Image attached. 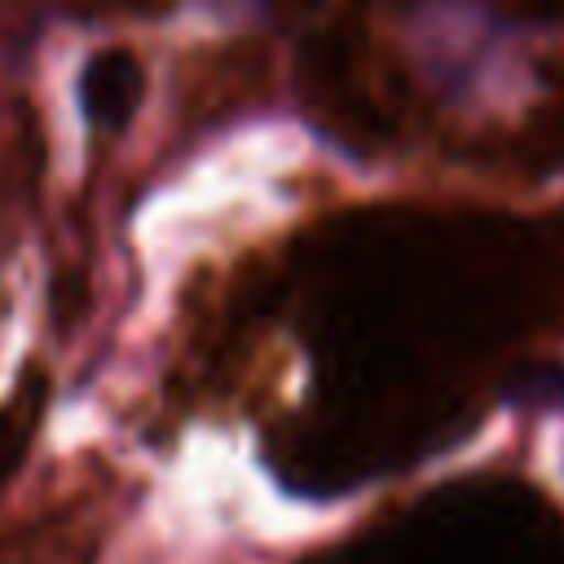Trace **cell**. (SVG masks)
<instances>
[{
    "label": "cell",
    "mask_w": 564,
    "mask_h": 564,
    "mask_svg": "<svg viewBox=\"0 0 564 564\" xmlns=\"http://www.w3.org/2000/svg\"><path fill=\"white\" fill-rule=\"evenodd\" d=\"M88 84H93V88H88V110H93L97 119H119V115H128V101H132L137 88H141L132 57H101V62H93Z\"/></svg>",
    "instance_id": "6da1fadb"
}]
</instances>
